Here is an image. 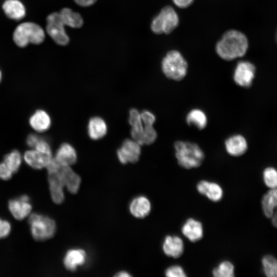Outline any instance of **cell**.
Masks as SVG:
<instances>
[{"label":"cell","instance_id":"cell-9","mask_svg":"<svg viewBox=\"0 0 277 277\" xmlns=\"http://www.w3.org/2000/svg\"><path fill=\"white\" fill-rule=\"evenodd\" d=\"M141 153V145L133 139H126L117 150L119 161L123 164L137 162Z\"/></svg>","mask_w":277,"mask_h":277},{"label":"cell","instance_id":"cell-15","mask_svg":"<svg viewBox=\"0 0 277 277\" xmlns=\"http://www.w3.org/2000/svg\"><path fill=\"white\" fill-rule=\"evenodd\" d=\"M87 258V253L84 250L80 248L70 249L66 252L64 257V267L69 271H74L86 263Z\"/></svg>","mask_w":277,"mask_h":277},{"label":"cell","instance_id":"cell-22","mask_svg":"<svg viewBox=\"0 0 277 277\" xmlns=\"http://www.w3.org/2000/svg\"><path fill=\"white\" fill-rule=\"evenodd\" d=\"M29 123L32 129L38 132L47 131L51 126V119L44 110L38 109L30 117Z\"/></svg>","mask_w":277,"mask_h":277},{"label":"cell","instance_id":"cell-20","mask_svg":"<svg viewBox=\"0 0 277 277\" xmlns=\"http://www.w3.org/2000/svg\"><path fill=\"white\" fill-rule=\"evenodd\" d=\"M48 181L53 202L56 204L63 203L65 200L64 186L55 172H48Z\"/></svg>","mask_w":277,"mask_h":277},{"label":"cell","instance_id":"cell-14","mask_svg":"<svg viewBox=\"0 0 277 277\" xmlns=\"http://www.w3.org/2000/svg\"><path fill=\"white\" fill-rule=\"evenodd\" d=\"M162 250L167 256L178 259L182 256L185 251L183 240L177 235H167L162 243Z\"/></svg>","mask_w":277,"mask_h":277},{"label":"cell","instance_id":"cell-32","mask_svg":"<svg viewBox=\"0 0 277 277\" xmlns=\"http://www.w3.org/2000/svg\"><path fill=\"white\" fill-rule=\"evenodd\" d=\"M167 277H186L187 274L184 267L179 264H174L167 267L164 272Z\"/></svg>","mask_w":277,"mask_h":277},{"label":"cell","instance_id":"cell-5","mask_svg":"<svg viewBox=\"0 0 277 277\" xmlns=\"http://www.w3.org/2000/svg\"><path fill=\"white\" fill-rule=\"evenodd\" d=\"M28 223L33 238L44 241L52 238L56 230L55 222L52 219L41 214L32 213L28 218Z\"/></svg>","mask_w":277,"mask_h":277},{"label":"cell","instance_id":"cell-27","mask_svg":"<svg viewBox=\"0 0 277 277\" xmlns=\"http://www.w3.org/2000/svg\"><path fill=\"white\" fill-rule=\"evenodd\" d=\"M224 191L218 183L208 181L203 196L213 203H218L223 198Z\"/></svg>","mask_w":277,"mask_h":277},{"label":"cell","instance_id":"cell-38","mask_svg":"<svg viewBox=\"0 0 277 277\" xmlns=\"http://www.w3.org/2000/svg\"><path fill=\"white\" fill-rule=\"evenodd\" d=\"M97 0H74L78 6L82 7H88L93 5Z\"/></svg>","mask_w":277,"mask_h":277},{"label":"cell","instance_id":"cell-35","mask_svg":"<svg viewBox=\"0 0 277 277\" xmlns=\"http://www.w3.org/2000/svg\"><path fill=\"white\" fill-rule=\"evenodd\" d=\"M13 174L4 162L0 163V179L5 181L10 180Z\"/></svg>","mask_w":277,"mask_h":277},{"label":"cell","instance_id":"cell-41","mask_svg":"<svg viewBox=\"0 0 277 277\" xmlns=\"http://www.w3.org/2000/svg\"><path fill=\"white\" fill-rule=\"evenodd\" d=\"M2 72L1 70L0 69V83L2 81Z\"/></svg>","mask_w":277,"mask_h":277},{"label":"cell","instance_id":"cell-37","mask_svg":"<svg viewBox=\"0 0 277 277\" xmlns=\"http://www.w3.org/2000/svg\"><path fill=\"white\" fill-rule=\"evenodd\" d=\"M174 4L181 8H186L190 6L194 0H172Z\"/></svg>","mask_w":277,"mask_h":277},{"label":"cell","instance_id":"cell-11","mask_svg":"<svg viewBox=\"0 0 277 277\" xmlns=\"http://www.w3.org/2000/svg\"><path fill=\"white\" fill-rule=\"evenodd\" d=\"M55 172L66 187L68 191L72 193H76L81 183V177L71 168V166L60 165L56 169L52 171Z\"/></svg>","mask_w":277,"mask_h":277},{"label":"cell","instance_id":"cell-21","mask_svg":"<svg viewBox=\"0 0 277 277\" xmlns=\"http://www.w3.org/2000/svg\"><path fill=\"white\" fill-rule=\"evenodd\" d=\"M151 205L149 199L145 196L140 195L134 197L129 205V211L135 217L142 219L150 212Z\"/></svg>","mask_w":277,"mask_h":277},{"label":"cell","instance_id":"cell-40","mask_svg":"<svg viewBox=\"0 0 277 277\" xmlns=\"http://www.w3.org/2000/svg\"><path fill=\"white\" fill-rule=\"evenodd\" d=\"M270 219H271V224L272 226L274 227L275 228H276V225H277L276 212L274 213V214L272 215V216Z\"/></svg>","mask_w":277,"mask_h":277},{"label":"cell","instance_id":"cell-36","mask_svg":"<svg viewBox=\"0 0 277 277\" xmlns=\"http://www.w3.org/2000/svg\"><path fill=\"white\" fill-rule=\"evenodd\" d=\"M40 137L36 134H30L27 137L26 143L29 147L33 148Z\"/></svg>","mask_w":277,"mask_h":277},{"label":"cell","instance_id":"cell-12","mask_svg":"<svg viewBox=\"0 0 277 277\" xmlns=\"http://www.w3.org/2000/svg\"><path fill=\"white\" fill-rule=\"evenodd\" d=\"M128 121L131 126V135L132 139L142 146L147 129L153 125L143 122L140 112L135 108L130 110Z\"/></svg>","mask_w":277,"mask_h":277},{"label":"cell","instance_id":"cell-25","mask_svg":"<svg viewBox=\"0 0 277 277\" xmlns=\"http://www.w3.org/2000/svg\"><path fill=\"white\" fill-rule=\"evenodd\" d=\"M65 26L72 28H80L83 25L81 14L69 8H63L58 12Z\"/></svg>","mask_w":277,"mask_h":277},{"label":"cell","instance_id":"cell-8","mask_svg":"<svg viewBox=\"0 0 277 277\" xmlns=\"http://www.w3.org/2000/svg\"><path fill=\"white\" fill-rule=\"evenodd\" d=\"M255 71V67L253 64L248 61H241L235 67L234 81L242 87L249 88L252 86Z\"/></svg>","mask_w":277,"mask_h":277},{"label":"cell","instance_id":"cell-17","mask_svg":"<svg viewBox=\"0 0 277 277\" xmlns=\"http://www.w3.org/2000/svg\"><path fill=\"white\" fill-rule=\"evenodd\" d=\"M52 155L42 153L34 149L26 151L24 154L25 162L34 169L46 168L52 158Z\"/></svg>","mask_w":277,"mask_h":277},{"label":"cell","instance_id":"cell-16","mask_svg":"<svg viewBox=\"0 0 277 277\" xmlns=\"http://www.w3.org/2000/svg\"><path fill=\"white\" fill-rule=\"evenodd\" d=\"M2 7L5 15L13 21L22 20L26 15V8L19 0H5Z\"/></svg>","mask_w":277,"mask_h":277},{"label":"cell","instance_id":"cell-7","mask_svg":"<svg viewBox=\"0 0 277 277\" xmlns=\"http://www.w3.org/2000/svg\"><path fill=\"white\" fill-rule=\"evenodd\" d=\"M45 32L60 46H66L70 38L66 32L65 26L63 23L58 12H53L48 14L46 19Z\"/></svg>","mask_w":277,"mask_h":277},{"label":"cell","instance_id":"cell-23","mask_svg":"<svg viewBox=\"0 0 277 277\" xmlns=\"http://www.w3.org/2000/svg\"><path fill=\"white\" fill-rule=\"evenodd\" d=\"M261 208L264 215L270 219L276 212L277 206L276 188L269 189L262 196L261 201Z\"/></svg>","mask_w":277,"mask_h":277},{"label":"cell","instance_id":"cell-24","mask_svg":"<svg viewBox=\"0 0 277 277\" xmlns=\"http://www.w3.org/2000/svg\"><path fill=\"white\" fill-rule=\"evenodd\" d=\"M107 132V126L105 121L101 117H91L88 124V133L89 137L94 140L103 137Z\"/></svg>","mask_w":277,"mask_h":277},{"label":"cell","instance_id":"cell-31","mask_svg":"<svg viewBox=\"0 0 277 277\" xmlns=\"http://www.w3.org/2000/svg\"><path fill=\"white\" fill-rule=\"evenodd\" d=\"M262 180L264 185L269 189L276 188L277 172L272 166L266 167L262 172Z\"/></svg>","mask_w":277,"mask_h":277},{"label":"cell","instance_id":"cell-39","mask_svg":"<svg viewBox=\"0 0 277 277\" xmlns=\"http://www.w3.org/2000/svg\"><path fill=\"white\" fill-rule=\"evenodd\" d=\"M116 276H119V277H128L131 276V275L128 272L125 271H122L120 272H117L116 275Z\"/></svg>","mask_w":277,"mask_h":277},{"label":"cell","instance_id":"cell-19","mask_svg":"<svg viewBox=\"0 0 277 277\" xmlns=\"http://www.w3.org/2000/svg\"><path fill=\"white\" fill-rule=\"evenodd\" d=\"M54 158L62 166H71L76 162L77 154L71 145L64 143L60 145Z\"/></svg>","mask_w":277,"mask_h":277},{"label":"cell","instance_id":"cell-33","mask_svg":"<svg viewBox=\"0 0 277 277\" xmlns=\"http://www.w3.org/2000/svg\"><path fill=\"white\" fill-rule=\"evenodd\" d=\"M32 149L42 153L52 155V150L49 143L47 140L41 137Z\"/></svg>","mask_w":277,"mask_h":277},{"label":"cell","instance_id":"cell-29","mask_svg":"<svg viewBox=\"0 0 277 277\" xmlns=\"http://www.w3.org/2000/svg\"><path fill=\"white\" fill-rule=\"evenodd\" d=\"M262 270L266 277H276L277 260L276 258L271 254H266L261 259Z\"/></svg>","mask_w":277,"mask_h":277},{"label":"cell","instance_id":"cell-4","mask_svg":"<svg viewBox=\"0 0 277 277\" xmlns=\"http://www.w3.org/2000/svg\"><path fill=\"white\" fill-rule=\"evenodd\" d=\"M188 64L182 54L176 50L167 52L162 62V69L169 79L179 81L183 79L187 72Z\"/></svg>","mask_w":277,"mask_h":277},{"label":"cell","instance_id":"cell-6","mask_svg":"<svg viewBox=\"0 0 277 277\" xmlns=\"http://www.w3.org/2000/svg\"><path fill=\"white\" fill-rule=\"evenodd\" d=\"M179 19L174 9L166 6L152 20L151 29L156 34H169L178 26Z\"/></svg>","mask_w":277,"mask_h":277},{"label":"cell","instance_id":"cell-10","mask_svg":"<svg viewBox=\"0 0 277 277\" xmlns=\"http://www.w3.org/2000/svg\"><path fill=\"white\" fill-rule=\"evenodd\" d=\"M182 235L190 242L196 243L204 235V227L202 222L194 217L186 219L181 227Z\"/></svg>","mask_w":277,"mask_h":277},{"label":"cell","instance_id":"cell-2","mask_svg":"<svg viewBox=\"0 0 277 277\" xmlns=\"http://www.w3.org/2000/svg\"><path fill=\"white\" fill-rule=\"evenodd\" d=\"M174 147L179 165L185 169L199 167L205 159L203 151L195 143L177 141L174 143Z\"/></svg>","mask_w":277,"mask_h":277},{"label":"cell","instance_id":"cell-1","mask_svg":"<svg viewBox=\"0 0 277 277\" xmlns=\"http://www.w3.org/2000/svg\"><path fill=\"white\" fill-rule=\"evenodd\" d=\"M248 42L246 35L240 31L230 30L226 32L216 45V52L222 59L231 61L244 55Z\"/></svg>","mask_w":277,"mask_h":277},{"label":"cell","instance_id":"cell-18","mask_svg":"<svg viewBox=\"0 0 277 277\" xmlns=\"http://www.w3.org/2000/svg\"><path fill=\"white\" fill-rule=\"evenodd\" d=\"M225 146L227 152L235 157L243 155L248 149L247 141L241 134L234 135L228 138L225 142Z\"/></svg>","mask_w":277,"mask_h":277},{"label":"cell","instance_id":"cell-30","mask_svg":"<svg viewBox=\"0 0 277 277\" xmlns=\"http://www.w3.org/2000/svg\"><path fill=\"white\" fill-rule=\"evenodd\" d=\"M22 161L21 153L17 150H13L7 154L4 158V162L13 173L18 171Z\"/></svg>","mask_w":277,"mask_h":277},{"label":"cell","instance_id":"cell-3","mask_svg":"<svg viewBox=\"0 0 277 277\" xmlns=\"http://www.w3.org/2000/svg\"><path fill=\"white\" fill-rule=\"evenodd\" d=\"M45 37V30L39 25L32 22L20 23L14 29L12 34L14 44L20 48H25L29 44H41Z\"/></svg>","mask_w":277,"mask_h":277},{"label":"cell","instance_id":"cell-26","mask_svg":"<svg viewBox=\"0 0 277 277\" xmlns=\"http://www.w3.org/2000/svg\"><path fill=\"white\" fill-rule=\"evenodd\" d=\"M235 273L234 265L228 260L221 261L211 271L214 277H234Z\"/></svg>","mask_w":277,"mask_h":277},{"label":"cell","instance_id":"cell-28","mask_svg":"<svg viewBox=\"0 0 277 277\" xmlns=\"http://www.w3.org/2000/svg\"><path fill=\"white\" fill-rule=\"evenodd\" d=\"M186 122L189 125H193L197 129L202 130L207 126V117L202 110L193 109L187 114Z\"/></svg>","mask_w":277,"mask_h":277},{"label":"cell","instance_id":"cell-34","mask_svg":"<svg viewBox=\"0 0 277 277\" xmlns=\"http://www.w3.org/2000/svg\"><path fill=\"white\" fill-rule=\"evenodd\" d=\"M11 226L7 220L0 218V239L6 238L10 233Z\"/></svg>","mask_w":277,"mask_h":277},{"label":"cell","instance_id":"cell-13","mask_svg":"<svg viewBox=\"0 0 277 277\" xmlns=\"http://www.w3.org/2000/svg\"><path fill=\"white\" fill-rule=\"evenodd\" d=\"M8 208L13 216L17 220H23L28 216L32 210V206L27 195L11 199L8 202Z\"/></svg>","mask_w":277,"mask_h":277}]
</instances>
